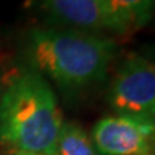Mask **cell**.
I'll list each match as a JSON object with an SVG mask.
<instances>
[{"label": "cell", "instance_id": "obj_6", "mask_svg": "<svg viewBox=\"0 0 155 155\" xmlns=\"http://www.w3.org/2000/svg\"><path fill=\"white\" fill-rule=\"evenodd\" d=\"M128 33L145 28L155 17V0H102Z\"/></svg>", "mask_w": 155, "mask_h": 155}, {"label": "cell", "instance_id": "obj_7", "mask_svg": "<svg viewBox=\"0 0 155 155\" xmlns=\"http://www.w3.org/2000/svg\"><path fill=\"white\" fill-rule=\"evenodd\" d=\"M56 155H101L91 135L75 122H63L56 142Z\"/></svg>", "mask_w": 155, "mask_h": 155}, {"label": "cell", "instance_id": "obj_1", "mask_svg": "<svg viewBox=\"0 0 155 155\" xmlns=\"http://www.w3.org/2000/svg\"><path fill=\"white\" fill-rule=\"evenodd\" d=\"M118 46L109 36L36 28L28 36L30 68L62 92L85 94L106 81Z\"/></svg>", "mask_w": 155, "mask_h": 155}, {"label": "cell", "instance_id": "obj_3", "mask_svg": "<svg viewBox=\"0 0 155 155\" xmlns=\"http://www.w3.org/2000/svg\"><path fill=\"white\" fill-rule=\"evenodd\" d=\"M108 102L116 115L155 122V63L129 53L112 78Z\"/></svg>", "mask_w": 155, "mask_h": 155}, {"label": "cell", "instance_id": "obj_9", "mask_svg": "<svg viewBox=\"0 0 155 155\" xmlns=\"http://www.w3.org/2000/svg\"><path fill=\"white\" fill-rule=\"evenodd\" d=\"M151 155H155V145H154V148H152V152H151Z\"/></svg>", "mask_w": 155, "mask_h": 155}, {"label": "cell", "instance_id": "obj_5", "mask_svg": "<svg viewBox=\"0 0 155 155\" xmlns=\"http://www.w3.org/2000/svg\"><path fill=\"white\" fill-rule=\"evenodd\" d=\"M55 22L71 30L101 36H124L127 29L102 0H39Z\"/></svg>", "mask_w": 155, "mask_h": 155}, {"label": "cell", "instance_id": "obj_8", "mask_svg": "<svg viewBox=\"0 0 155 155\" xmlns=\"http://www.w3.org/2000/svg\"><path fill=\"white\" fill-rule=\"evenodd\" d=\"M3 155H56V154H28V152H19V151H7V150H5Z\"/></svg>", "mask_w": 155, "mask_h": 155}, {"label": "cell", "instance_id": "obj_2", "mask_svg": "<svg viewBox=\"0 0 155 155\" xmlns=\"http://www.w3.org/2000/svg\"><path fill=\"white\" fill-rule=\"evenodd\" d=\"M49 81L35 69L17 72L0 95V145L28 154H55L63 125Z\"/></svg>", "mask_w": 155, "mask_h": 155}, {"label": "cell", "instance_id": "obj_4", "mask_svg": "<svg viewBox=\"0 0 155 155\" xmlns=\"http://www.w3.org/2000/svg\"><path fill=\"white\" fill-rule=\"evenodd\" d=\"M89 135L101 155H151L155 145V122L109 115L96 122Z\"/></svg>", "mask_w": 155, "mask_h": 155}]
</instances>
